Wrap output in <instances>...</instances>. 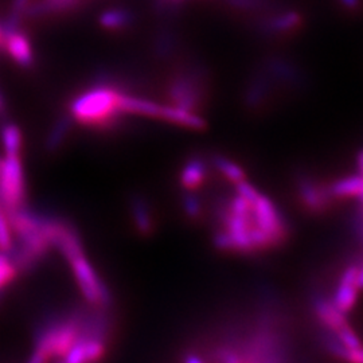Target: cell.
<instances>
[{"instance_id":"cell-1","label":"cell","mask_w":363,"mask_h":363,"mask_svg":"<svg viewBox=\"0 0 363 363\" xmlns=\"http://www.w3.org/2000/svg\"><path fill=\"white\" fill-rule=\"evenodd\" d=\"M210 166L214 194L211 203L198 199V220H208L213 247L223 255L256 256L284 245L289 229L283 211L242 166L223 155L210 156Z\"/></svg>"},{"instance_id":"cell-2","label":"cell","mask_w":363,"mask_h":363,"mask_svg":"<svg viewBox=\"0 0 363 363\" xmlns=\"http://www.w3.org/2000/svg\"><path fill=\"white\" fill-rule=\"evenodd\" d=\"M253 311L226 318L206 347L187 361H196L199 352L223 362L284 361L294 351L291 327L283 311L273 301L253 306Z\"/></svg>"},{"instance_id":"cell-3","label":"cell","mask_w":363,"mask_h":363,"mask_svg":"<svg viewBox=\"0 0 363 363\" xmlns=\"http://www.w3.org/2000/svg\"><path fill=\"white\" fill-rule=\"evenodd\" d=\"M121 91L108 85H97L79 93L70 103V117L84 127L103 130L116 124L123 112L120 109Z\"/></svg>"},{"instance_id":"cell-4","label":"cell","mask_w":363,"mask_h":363,"mask_svg":"<svg viewBox=\"0 0 363 363\" xmlns=\"http://www.w3.org/2000/svg\"><path fill=\"white\" fill-rule=\"evenodd\" d=\"M82 333L84 322L79 318L52 322L39 333L30 361L42 363L64 359Z\"/></svg>"},{"instance_id":"cell-5","label":"cell","mask_w":363,"mask_h":363,"mask_svg":"<svg viewBox=\"0 0 363 363\" xmlns=\"http://www.w3.org/2000/svg\"><path fill=\"white\" fill-rule=\"evenodd\" d=\"M26 178L21 155L0 157V203L6 211L25 206Z\"/></svg>"},{"instance_id":"cell-6","label":"cell","mask_w":363,"mask_h":363,"mask_svg":"<svg viewBox=\"0 0 363 363\" xmlns=\"http://www.w3.org/2000/svg\"><path fill=\"white\" fill-rule=\"evenodd\" d=\"M66 261L84 298L94 307H105L109 303V292L84 250L70 256Z\"/></svg>"},{"instance_id":"cell-7","label":"cell","mask_w":363,"mask_h":363,"mask_svg":"<svg viewBox=\"0 0 363 363\" xmlns=\"http://www.w3.org/2000/svg\"><path fill=\"white\" fill-rule=\"evenodd\" d=\"M105 355V343L103 337L82 333L72 349L67 351L62 359L67 363L97 362Z\"/></svg>"},{"instance_id":"cell-8","label":"cell","mask_w":363,"mask_h":363,"mask_svg":"<svg viewBox=\"0 0 363 363\" xmlns=\"http://www.w3.org/2000/svg\"><path fill=\"white\" fill-rule=\"evenodd\" d=\"M0 48L4 49V52H7L19 66L28 67L34 62V54L30 39L27 38L26 34L19 31V28L10 33H3Z\"/></svg>"},{"instance_id":"cell-9","label":"cell","mask_w":363,"mask_h":363,"mask_svg":"<svg viewBox=\"0 0 363 363\" xmlns=\"http://www.w3.org/2000/svg\"><path fill=\"white\" fill-rule=\"evenodd\" d=\"M164 104L156 103L148 99H142L136 96H130L121 93L120 96V109L123 115H133V116L150 117L162 121Z\"/></svg>"},{"instance_id":"cell-10","label":"cell","mask_w":363,"mask_h":363,"mask_svg":"<svg viewBox=\"0 0 363 363\" xmlns=\"http://www.w3.org/2000/svg\"><path fill=\"white\" fill-rule=\"evenodd\" d=\"M208 172V159L191 157L189 159L179 172V183L183 191H195L206 179Z\"/></svg>"},{"instance_id":"cell-11","label":"cell","mask_w":363,"mask_h":363,"mask_svg":"<svg viewBox=\"0 0 363 363\" xmlns=\"http://www.w3.org/2000/svg\"><path fill=\"white\" fill-rule=\"evenodd\" d=\"M130 216L133 225L136 228V230L143 235H148L152 233L155 229V222H154V216H152V210L150 208L148 202L136 196L132 203H130Z\"/></svg>"},{"instance_id":"cell-12","label":"cell","mask_w":363,"mask_h":363,"mask_svg":"<svg viewBox=\"0 0 363 363\" xmlns=\"http://www.w3.org/2000/svg\"><path fill=\"white\" fill-rule=\"evenodd\" d=\"M300 25H301V16L295 11H288V13L274 15L264 23L262 28L269 34L284 35L298 30Z\"/></svg>"},{"instance_id":"cell-13","label":"cell","mask_w":363,"mask_h":363,"mask_svg":"<svg viewBox=\"0 0 363 363\" xmlns=\"http://www.w3.org/2000/svg\"><path fill=\"white\" fill-rule=\"evenodd\" d=\"M79 0H39L38 3L33 4L27 9L26 13L31 18L46 16L50 13H62L76 7Z\"/></svg>"},{"instance_id":"cell-14","label":"cell","mask_w":363,"mask_h":363,"mask_svg":"<svg viewBox=\"0 0 363 363\" xmlns=\"http://www.w3.org/2000/svg\"><path fill=\"white\" fill-rule=\"evenodd\" d=\"M1 145L4 150V154L7 155H21L22 150V132L21 130L13 125V124H7L1 130Z\"/></svg>"},{"instance_id":"cell-15","label":"cell","mask_w":363,"mask_h":363,"mask_svg":"<svg viewBox=\"0 0 363 363\" xmlns=\"http://www.w3.org/2000/svg\"><path fill=\"white\" fill-rule=\"evenodd\" d=\"M132 22V15L123 9L106 10L100 15V25L106 30H120Z\"/></svg>"},{"instance_id":"cell-16","label":"cell","mask_w":363,"mask_h":363,"mask_svg":"<svg viewBox=\"0 0 363 363\" xmlns=\"http://www.w3.org/2000/svg\"><path fill=\"white\" fill-rule=\"evenodd\" d=\"M67 128H69V123H66L65 120H62L58 125L54 127L52 135L49 138V147L50 148H57L61 144V142L65 139Z\"/></svg>"},{"instance_id":"cell-17","label":"cell","mask_w":363,"mask_h":363,"mask_svg":"<svg viewBox=\"0 0 363 363\" xmlns=\"http://www.w3.org/2000/svg\"><path fill=\"white\" fill-rule=\"evenodd\" d=\"M16 272H18V268H16L15 262H11L7 267L0 269V289L9 286L13 281L16 276Z\"/></svg>"},{"instance_id":"cell-18","label":"cell","mask_w":363,"mask_h":363,"mask_svg":"<svg viewBox=\"0 0 363 363\" xmlns=\"http://www.w3.org/2000/svg\"><path fill=\"white\" fill-rule=\"evenodd\" d=\"M228 1L238 9H256L262 4L264 0H228Z\"/></svg>"},{"instance_id":"cell-19","label":"cell","mask_w":363,"mask_h":363,"mask_svg":"<svg viewBox=\"0 0 363 363\" xmlns=\"http://www.w3.org/2000/svg\"><path fill=\"white\" fill-rule=\"evenodd\" d=\"M339 3L347 10H358L361 7V0H339Z\"/></svg>"},{"instance_id":"cell-20","label":"cell","mask_w":363,"mask_h":363,"mask_svg":"<svg viewBox=\"0 0 363 363\" xmlns=\"http://www.w3.org/2000/svg\"><path fill=\"white\" fill-rule=\"evenodd\" d=\"M1 40H3V28L0 27V45H1Z\"/></svg>"},{"instance_id":"cell-21","label":"cell","mask_w":363,"mask_h":363,"mask_svg":"<svg viewBox=\"0 0 363 363\" xmlns=\"http://www.w3.org/2000/svg\"><path fill=\"white\" fill-rule=\"evenodd\" d=\"M1 108H3V101H1V99H0V111H1Z\"/></svg>"}]
</instances>
